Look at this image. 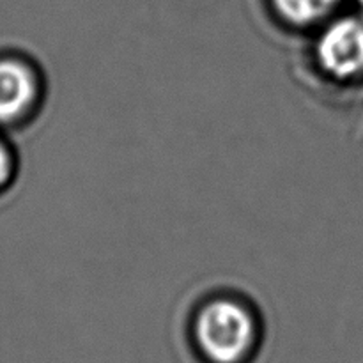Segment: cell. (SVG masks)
I'll return each mask as SVG.
<instances>
[{"mask_svg": "<svg viewBox=\"0 0 363 363\" xmlns=\"http://www.w3.org/2000/svg\"><path fill=\"white\" fill-rule=\"evenodd\" d=\"M191 340L202 363H250L257 353L259 326L238 301L213 300L195 315Z\"/></svg>", "mask_w": 363, "mask_h": 363, "instance_id": "6da1fadb", "label": "cell"}, {"mask_svg": "<svg viewBox=\"0 0 363 363\" xmlns=\"http://www.w3.org/2000/svg\"><path fill=\"white\" fill-rule=\"evenodd\" d=\"M318 62L330 77L351 80L363 74V18H339L323 30Z\"/></svg>", "mask_w": 363, "mask_h": 363, "instance_id": "7a4b0ae2", "label": "cell"}, {"mask_svg": "<svg viewBox=\"0 0 363 363\" xmlns=\"http://www.w3.org/2000/svg\"><path fill=\"white\" fill-rule=\"evenodd\" d=\"M38 96V82L27 64L14 59L0 60V123L23 116Z\"/></svg>", "mask_w": 363, "mask_h": 363, "instance_id": "3957f363", "label": "cell"}, {"mask_svg": "<svg viewBox=\"0 0 363 363\" xmlns=\"http://www.w3.org/2000/svg\"><path fill=\"white\" fill-rule=\"evenodd\" d=\"M277 13L291 25L307 27L328 16L340 0H272Z\"/></svg>", "mask_w": 363, "mask_h": 363, "instance_id": "277c9868", "label": "cell"}, {"mask_svg": "<svg viewBox=\"0 0 363 363\" xmlns=\"http://www.w3.org/2000/svg\"><path fill=\"white\" fill-rule=\"evenodd\" d=\"M11 169H13V162H11V156L7 152V149L4 147V144L0 142V186L4 183H7V179L11 177Z\"/></svg>", "mask_w": 363, "mask_h": 363, "instance_id": "5b68a950", "label": "cell"}, {"mask_svg": "<svg viewBox=\"0 0 363 363\" xmlns=\"http://www.w3.org/2000/svg\"><path fill=\"white\" fill-rule=\"evenodd\" d=\"M358 2V6H360V9H362V13H363V0H357Z\"/></svg>", "mask_w": 363, "mask_h": 363, "instance_id": "8992f818", "label": "cell"}]
</instances>
